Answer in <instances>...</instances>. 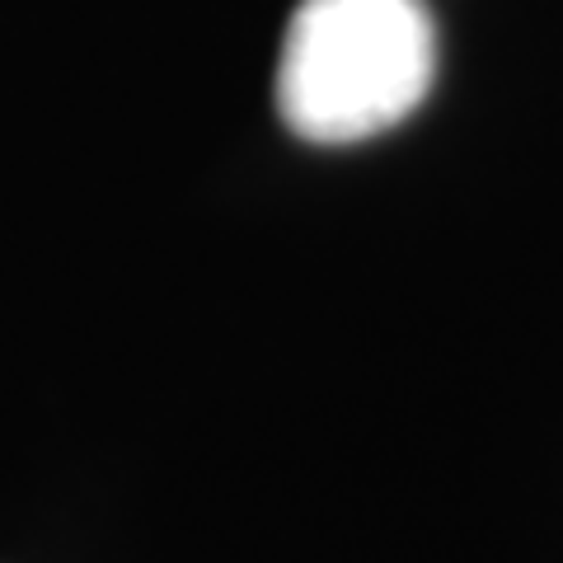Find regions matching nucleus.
<instances>
[{
	"mask_svg": "<svg viewBox=\"0 0 563 563\" xmlns=\"http://www.w3.org/2000/svg\"><path fill=\"white\" fill-rule=\"evenodd\" d=\"M428 0H296L277 57V113L310 146L399 128L432 90Z\"/></svg>",
	"mask_w": 563,
	"mask_h": 563,
	"instance_id": "nucleus-1",
	"label": "nucleus"
}]
</instances>
